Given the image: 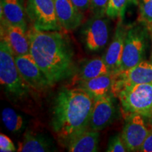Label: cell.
<instances>
[{"label": "cell", "mask_w": 152, "mask_h": 152, "mask_svg": "<svg viewBox=\"0 0 152 152\" xmlns=\"http://www.w3.org/2000/svg\"><path fill=\"white\" fill-rule=\"evenodd\" d=\"M27 35L30 54L52 86L73 73V49L69 38L61 30L45 31L32 26Z\"/></svg>", "instance_id": "cell-1"}, {"label": "cell", "mask_w": 152, "mask_h": 152, "mask_svg": "<svg viewBox=\"0 0 152 152\" xmlns=\"http://www.w3.org/2000/svg\"><path fill=\"white\" fill-rule=\"evenodd\" d=\"M94 99L80 87L62 89L55 98L52 127L61 144L67 147L74 136L89 128Z\"/></svg>", "instance_id": "cell-2"}, {"label": "cell", "mask_w": 152, "mask_h": 152, "mask_svg": "<svg viewBox=\"0 0 152 152\" xmlns=\"http://www.w3.org/2000/svg\"><path fill=\"white\" fill-rule=\"evenodd\" d=\"M0 83L6 94L14 101L26 97L32 90L20 75L14 55L4 40L0 43Z\"/></svg>", "instance_id": "cell-3"}, {"label": "cell", "mask_w": 152, "mask_h": 152, "mask_svg": "<svg viewBox=\"0 0 152 152\" xmlns=\"http://www.w3.org/2000/svg\"><path fill=\"white\" fill-rule=\"evenodd\" d=\"M125 116L140 114L149 118L152 114V83L125 87L116 95Z\"/></svg>", "instance_id": "cell-4"}, {"label": "cell", "mask_w": 152, "mask_h": 152, "mask_svg": "<svg viewBox=\"0 0 152 152\" xmlns=\"http://www.w3.org/2000/svg\"><path fill=\"white\" fill-rule=\"evenodd\" d=\"M146 26H133L128 28L121 66L118 71L128 70L143 61L147 44Z\"/></svg>", "instance_id": "cell-5"}, {"label": "cell", "mask_w": 152, "mask_h": 152, "mask_svg": "<svg viewBox=\"0 0 152 152\" xmlns=\"http://www.w3.org/2000/svg\"><path fill=\"white\" fill-rule=\"evenodd\" d=\"M26 12L33 27L45 31L61 30L54 0H27Z\"/></svg>", "instance_id": "cell-6"}, {"label": "cell", "mask_w": 152, "mask_h": 152, "mask_svg": "<svg viewBox=\"0 0 152 152\" xmlns=\"http://www.w3.org/2000/svg\"><path fill=\"white\" fill-rule=\"evenodd\" d=\"M113 74V80L111 93L116 96L118 93L125 87L152 83V61L143 60L128 70Z\"/></svg>", "instance_id": "cell-7"}, {"label": "cell", "mask_w": 152, "mask_h": 152, "mask_svg": "<svg viewBox=\"0 0 152 152\" xmlns=\"http://www.w3.org/2000/svg\"><path fill=\"white\" fill-rule=\"evenodd\" d=\"M109 22L106 18L93 16L83 28L85 47L91 52H97L105 47L109 40Z\"/></svg>", "instance_id": "cell-8"}, {"label": "cell", "mask_w": 152, "mask_h": 152, "mask_svg": "<svg viewBox=\"0 0 152 152\" xmlns=\"http://www.w3.org/2000/svg\"><path fill=\"white\" fill-rule=\"evenodd\" d=\"M143 115L131 114L126 116L121 137L128 151H138L149 132Z\"/></svg>", "instance_id": "cell-9"}, {"label": "cell", "mask_w": 152, "mask_h": 152, "mask_svg": "<svg viewBox=\"0 0 152 152\" xmlns=\"http://www.w3.org/2000/svg\"><path fill=\"white\" fill-rule=\"evenodd\" d=\"M15 61L23 79L32 90L43 91L52 86L31 54L15 56Z\"/></svg>", "instance_id": "cell-10"}, {"label": "cell", "mask_w": 152, "mask_h": 152, "mask_svg": "<svg viewBox=\"0 0 152 152\" xmlns=\"http://www.w3.org/2000/svg\"><path fill=\"white\" fill-rule=\"evenodd\" d=\"M114 96L111 93L94 99L89 128L100 131L113 122L115 116Z\"/></svg>", "instance_id": "cell-11"}, {"label": "cell", "mask_w": 152, "mask_h": 152, "mask_svg": "<svg viewBox=\"0 0 152 152\" xmlns=\"http://www.w3.org/2000/svg\"><path fill=\"white\" fill-rule=\"evenodd\" d=\"M1 40L7 44L14 56L30 54L27 30L1 21Z\"/></svg>", "instance_id": "cell-12"}, {"label": "cell", "mask_w": 152, "mask_h": 152, "mask_svg": "<svg viewBox=\"0 0 152 152\" xmlns=\"http://www.w3.org/2000/svg\"><path fill=\"white\" fill-rule=\"evenodd\" d=\"M127 32L128 28L125 27L122 20H120L113 39L103 56L104 61L112 73H116L121 66Z\"/></svg>", "instance_id": "cell-13"}, {"label": "cell", "mask_w": 152, "mask_h": 152, "mask_svg": "<svg viewBox=\"0 0 152 152\" xmlns=\"http://www.w3.org/2000/svg\"><path fill=\"white\" fill-rule=\"evenodd\" d=\"M58 23L62 30L71 31L83 23L84 16L71 0H54Z\"/></svg>", "instance_id": "cell-14"}, {"label": "cell", "mask_w": 152, "mask_h": 152, "mask_svg": "<svg viewBox=\"0 0 152 152\" xmlns=\"http://www.w3.org/2000/svg\"><path fill=\"white\" fill-rule=\"evenodd\" d=\"M1 21L27 30L26 14L20 0H1Z\"/></svg>", "instance_id": "cell-15"}, {"label": "cell", "mask_w": 152, "mask_h": 152, "mask_svg": "<svg viewBox=\"0 0 152 152\" xmlns=\"http://www.w3.org/2000/svg\"><path fill=\"white\" fill-rule=\"evenodd\" d=\"M99 131L87 128L70 140L67 145L71 152H96L98 151Z\"/></svg>", "instance_id": "cell-16"}, {"label": "cell", "mask_w": 152, "mask_h": 152, "mask_svg": "<svg viewBox=\"0 0 152 152\" xmlns=\"http://www.w3.org/2000/svg\"><path fill=\"white\" fill-rule=\"evenodd\" d=\"M113 80V74L111 73L88 80L80 81L79 87L86 90L95 99L111 93Z\"/></svg>", "instance_id": "cell-17"}, {"label": "cell", "mask_w": 152, "mask_h": 152, "mask_svg": "<svg viewBox=\"0 0 152 152\" xmlns=\"http://www.w3.org/2000/svg\"><path fill=\"white\" fill-rule=\"evenodd\" d=\"M18 151L46 152L53 151V144L41 134L31 132L25 133L22 141L18 144Z\"/></svg>", "instance_id": "cell-18"}, {"label": "cell", "mask_w": 152, "mask_h": 152, "mask_svg": "<svg viewBox=\"0 0 152 152\" xmlns=\"http://www.w3.org/2000/svg\"><path fill=\"white\" fill-rule=\"evenodd\" d=\"M103 57H97L87 61L76 76V80L85 81L111 73Z\"/></svg>", "instance_id": "cell-19"}, {"label": "cell", "mask_w": 152, "mask_h": 152, "mask_svg": "<svg viewBox=\"0 0 152 152\" xmlns=\"http://www.w3.org/2000/svg\"><path fill=\"white\" fill-rule=\"evenodd\" d=\"M1 118L5 127L11 132H19L23 128V118L11 108H5L3 110Z\"/></svg>", "instance_id": "cell-20"}, {"label": "cell", "mask_w": 152, "mask_h": 152, "mask_svg": "<svg viewBox=\"0 0 152 152\" xmlns=\"http://www.w3.org/2000/svg\"><path fill=\"white\" fill-rule=\"evenodd\" d=\"M133 0H109L106 15L110 18L123 20L127 6Z\"/></svg>", "instance_id": "cell-21"}, {"label": "cell", "mask_w": 152, "mask_h": 152, "mask_svg": "<svg viewBox=\"0 0 152 152\" xmlns=\"http://www.w3.org/2000/svg\"><path fill=\"white\" fill-rule=\"evenodd\" d=\"M139 20L147 30L152 29V0H138Z\"/></svg>", "instance_id": "cell-22"}, {"label": "cell", "mask_w": 152, "mask_h": 152, "mask_svg": "<svg viewBox=\"0 0 152 152\" xmlns=\"http://www.w3.org/2000/svg\"><path fill=\"white\" fill-rule=\"evenodd\" d=\"M106 151L108 152H125L128 151L123 142L121 134H116L110 138Z\"/></svg>", "instance_id": "cell-23"}, {"label": "cell", "mask_w": 152, "mask_h": 152, "mask_svg": "<svg viewBox=\"0 0 152 152\" xmlns=\"http://www.w3.org/2000/svg\"><path fill=\"white\" fill-rule=\"evenodd\" d=\"M109 0H91L90 10L94 16L103 17L106 15Z\"/></svg>", "instance_id": "cell-24"}, {"label": "cell", "mask_w": 152, "mask_h": 152, "mask_svg": "<svg viewBox=\"0 0 152 152\" xmlns=\"http://www.w3.org/2000/svg\"><path fill=\"white\" fill-rule=\"evenodd\" d=\"M17 151L14 143L8 136L1 133L0 134V151L12 152Z\"/></svg>", "instance_id": "cell-25"}, {"label": "cell", "mask_w": 152, "mask_h": 152, "mask_svg": "<svg viewBox=\"0 0 152 152\" xmlns=\"http://www.w3.org/2000/svg\"><path fill=\"white\" fill-rule=\"evenodd\" d=\"M138 151L152 152V128H150L149 134Z\"/></svg>", "instance_id": "cell-26"}, {"label": "cell", "mask_w": 152, "mask_h": 152, "mask_svg": "<svg viewBox=\"0 0 152 152\" xmlns=\"http://www.w3.org/2000/svg\"><path fill=\"white\" fill-rule=\"evenodd\" d=\"M80 11L84 13L90 9L91 0H71Z\"/></svg>", "instance_id": "cell-27"}, {"label": "cell", "mask_w": 152, "mask_h": 152, "mask_svg": "<svg viewBox=\"0 0 152 152\" xmlns=\"http://www.w3.org/2000/svg\"><path fill=\"white\" fill-rule=\"evenodd\" d=\"M147 124L150 128H152V114L149 118H147Z\"/></svg>", "instance_id": "cell-28"}, {"label": "cell", "mask_w": 152, "mask_h": 152, "mask_svg": "<svg viewBox=\"0 0 152 152\" xmlns=\"http://www.w3.org/2000/svg\"><path fill=\"white\" fill-rule=\"evenodd\" d=\"M150 32H151V42H152V29L149 30ZM151 61H152V46H151Z\"/></svg>", "instance_id": "cell-29"}]
</instances>
